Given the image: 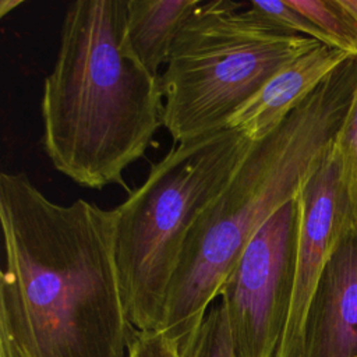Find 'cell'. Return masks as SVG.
Returning a JSON list of instances; mask_svg holds the SVG:
<instances>
[{
  "instance_id": "1",
  "label": "cell",
  "mask_w": 357,
  "mask_h": 357,
  "mask_svg": "<svg viewBox=\"0 0 357 357\" xmlns=\"http://www.w3.org/2000/svg\"><path fill=\"white\" fill-rule=\"evenodd\" d=\"M114 209L50 201L28 177L0 190V357H128L135 332Z\"/></svg>"
},
{
  "instance_id": "2",
  "label": "cell",
  "mask_w": 357,
  "mask_h": 357,
  "mask_svg": "<svg viewBox=\"0 0 357 357\" xmlns=\"http://www.w3.org/2000/svg\"><path fill=\"white\" fill-rule=\"evenodd\" d=\"M357 93V56L339 64L271 134L192 226L170 280L158 328L191 357L205 315L254 234L321 166Z\"/></svg>"
},
{
  "instance_id": "3",
  "label": "cell",
  "mask_w": 357,
  "mask_h": 357,
  "mask_svg": "<svg viewBox=\"0 0 357 357\" xmlns=\"http://www.w3.org/2000/svg\"><path fill=\"white\" fill-rule=\"evenodd\" d=\"M126 21L127 0L71 3L43 84V149L57 172L95 190L124 185L163 124L160 77L132 52Z\"/></svg>"
},
{
  "instance_id": "4",
  "label": "cell",
  "mask_w": 357,
  "mask_h": 357,
  "mask_svg": "<svg viewBox=\"0 0 357 357\" xmlns=\"http://www.w3.org/2000/svg\"><path fill=\"white\" fill-rule=\"evenodd\" d=\"M252 145L231 128L178 142L114 208L117 271L137 331H158L192 226L229 184Z\"/></svg>"
},
{
  "instance_id": "5",
  "label": "cell",
  "mask_w": 357,
  "mask_h": 357,
  "mask_svg": "<svg viewBox=\"0 0 357 357\" xmlns=\"http://www.w3.org/2000/svg\"><path fill=\"white\" fill-rule=\"evenodd\" d=\"M229 0L201 1L160 75L163 126L174 144L216 132L282 68L319 45Z\"/></svg>"
},
{
  "instance_id": "6",
  "label": "cell",
  "mask_w": 357,
  "mask_h": 357,
  "mask_svg": "<svg viewBox=\"0 0 357 357\" xmlns=\"http://www.w3.org/2000/svg\"><path fill=\"white\" fill-rule=\"evenodd\" d=\"M300 225L297 197L254 234L220 287L236 357H283Z\"/></svg>"
},
{
  "instance_id": "7",
  "label": "cell",
  "mask_w": 357,
  "mask_h": 357,
  "mask_svg": "<svg viewBox=\"0 0 357 357\" xmlns=\"http://www.w3.org/2000/svg\"><path fill=\"white\" fill-rule=\"evenodd\" d=\"M301 225L296 286L283 357H293L318 279L343 234L353 227L337 152L333 148L300 191Z\"/></svg>"
},
{
  "instance_id": "8",
  "label": "cell",
  "mask_w": 357,
  "mask_h": 357,
  "mask_svg": "<svg viewBox=\"0 0 357 357\" xmlns=\"http://www.w3.org/2000/svg\"><path fill=\"white\" fill-rule=\"evenodd\" d=\"M293 357H357V230L329 257L310 300Z\"/></svg>"
},
{
  "instance_id": "9",
  "label": "cell",
  "mask_w": 357,
  "mask_h": 357,
  "mask_svg": "<svg viewBox=\"0 0 357 357\" xmlns=\"http://www.w3.org/2000/svg\"><path fill=\"white\" fill-rule=\"evenodd\" d=\"M350 56L319 43L275 74L231 116L226 128L236 130L254 142L264 139Z\"/></svg>"
},
{
  "instance_id": "10",
  "label": "cell",
  "mask_w": 357,
  "mask_h": 357,
  "mask_svg": "<svg viewBox=\"0 0 357 357\" xmlns=\"http://www.w3.org/2000/svg\"><path fill=\"white\" fill-rule=\"evenodd\" d=\"M199 0H127V40L141 63L155 75L167 64L180 29Z\"/></svg>"
},
{
  "instance_id": "11",
  "label": "cell",
  "mask_w": 357,
  "mask_h": 357,
  "mask_svg": "<svg viewBox=\"0 0 357 357\" xmlns=\"http://www.w3.org/2000/svg\"><path fill=\"white\" fill-rule=\"evenodd\" d=\"M287 3L312 21L337 47L357 56V24L340 0H287Z\"/></svg>"
},
{
  "instance_id": "12",
  "label": "cell",
  "mask_w": 357,
  "mask_h": 357,
  "mask_svg": "<svg viewBox=\"0 0 357 357\" xmlns=\"http://www.w3.org/2000/svg\"><path fill=\"white\" fill-rule=\"evenodd\" d=\"M247 11L254 17L290 33L304 35L319 43L332 46L331 39L305 15L284 1H251Z\"/></svg>"
},
{
  "instance_id": "13",
  "label": "cell",
  "mask_w": 357,
  "mask_h": 357,
  "mask_svg": "<svg viewBox=\"0 0 357 357\" xmlns=\"http://www.w3.org/2000/svg\"><path fill=\"white\" fill-rule=\"evenodd\" d=\"M335 149L340 159L353 229L357 230V93L337 135Z\"/></svg>"
},
{
  "instance_id": "14",
  "label": "cell",
  "mask_w": 357,
  "mask_h": 357,
  "mask_svg": "<svg viewBox=\"0 0 357 357\" xmlns=\"http://www.w3.org/2000/svg\"><path fill=\"white\" fill-rule=\"evenodd\" d=\"M191 357H236L227 314L220 300L208 310Z\"/></svg>"
},
{
  "instance_id": "15",
  "label": "cell",
  "mask_w": 357,
  "mask_h": 357,
  "mask_svg": "<svg viewBox=\"0 0 357 357\" xmlns=\"http://www.w3.org/2000/svg\"><path fill=\"white\" fill-rule=\"evenodd\" d=\"M128 357H181L159 331H137L131 337Z\"/></svg>"
},
{
  "instance_id": "16",
  "label": "cell",
  "mask_w": 357,
  "mask_h": 357,
  "mask_svg": "<svg viewBox=\"0 0 357 357\" xmlns=\"http://www.w3.org/2000/svg\"><path fill=\"white\" fill-rule=\"evenodd\" d=\"M24 1L21 0H1L0 1V17L7 15L10 11H13L14 8H17L18 6H21Z\"/></svg>"
},
{
  "instance_id": "17",
  "label": "cell",
  "mask_w": 357,
  "mask_h": 357,
  "mask_svg": "<svg viewBox=\"0 0 357 357\" xmlns=\"http://www.w3.org/2000/svg\"><path fill=\"white\" fill-rule=\"evenodd\" d=\"M340 1L357 24V0H340Z\"/></svg>"
}]
</instances>
